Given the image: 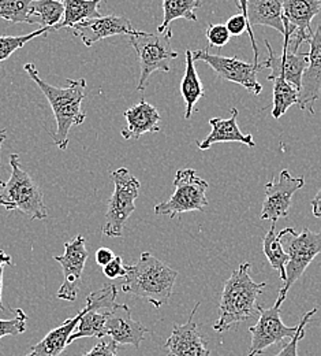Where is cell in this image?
<instances>
[{
	"label": "cell",
	"mask_w": 321,
	"mask_h": 356,
	"mask_svg": "<svg viewBox=\"0 0 321 356\" xmlns=\"http://www.w3.org/2000/svg\"><path fill=\"white\" fill-rule=\"evenodd\" d=\"M24 67L32 81L36 83V86L42 89L53 111L56 120V132L52 134L53 144L59 149H66L69 145L70 129L73 127L83 125L87 118V114L81 108V104L87 95V80L67 79V87L56 88L49 86L39 76L35 63L29 62Z\"/></svg>",
	"instance_id": "6da1fadb"
},
{
	"label": "cell",
	"mask_w": 321,
	"mask_h": 356,
	"mask_svg": "<svg viewBox=\"0 0 321 356\" xmlns=\"http://www.w3.org/2000/svg\"><path fill=\"white\" fill-rule=\"evenodd\" d=\"M250 264L245 262L232 271L225 284L219 305V318L214 330L225 333L234 325L248 321L259 312L257 299L267 286L266 282H256L249 274Z\"/></svg>",
	"instance_id": "7a4b0ae2"
},
{
	"label": "cell",
	"mask_w": 321,
	"mask_h": 356,
	"mask_svg": "<svg viewBox=\"0 0 321 356\" xmlns=\"http://www.w3.org/2000/svg\"><path fill=\"white\" fill-rule=\"evenodd\" d=\"M126 268L128 273L122 284V292L144 299L156 309L168 303L178 277L177 270L150 252H142L137 264Z\"/></svg>",
	"instance_id": "3957f363"
},
{
	"label": "cell",
	"mask_w": 321,
	"mask_h": 356,
	"mask_svg": "<svg viewBox=\"0 0 321 356\" xmlns=\"http://www.w3.org/2000/svg\"><path fill=\"white\" fill-rule=\"evenodd\" d=\"M11 175L8 181L0 179V206L7 211L19 210L22 214L33 220L44 221L48 210L44 203V193L21 166L19 155H10Z\"/></svg>",
	"instance_id": "277c9868"
},
{
	"label": "cell",
	"mask_w": 321,
	"mask_h": 356,
	"mask_svg": "<svg viewBox=\"0 0 321 356\" xmlns=\"http://www.w3.org/2000/svg\"><path fill=\"white\" fill-rule=\"evenodd\" d=\"M281 245L288 255V264L286 266V281L279 291L275 306L281 307L290 288L302 277L305 270L313 262L321 252V232L316 233L309 229H304L297 233L293 227H286L279 232Z\"/></svg>",
	"instance_id": "5b68a950"
},
{
	"label": "cell",
	"mask_w": 321,
	"mask_h": 356,
	"mask_svg": "<svg viewBox=\"0 0 321 356\" xmlns=\"http://www.w3.org/2000/svg\"><path fill=\"white\" fill-rule=\"evenodd\" d=\"M171 29L163 33H146L137 31L129 38L130 44L137 52L139 63L137 90L139 92L145 90L149 77L155 72L168 73L171 70V60L178 58V52L171 45Z\"/></svg>",
	"instance_id": "8992f818"
},
{
	"label": "cell",
	"mask_w": 321,
	"mask_h": 356,
	"mask_svg": "<svg viewBox=\"0 0 321 356\" xmlns=\"http://www.w3.org/2000/svg\"><path fill=\"white\" fill-rule=\"evenodd\" d=\"M111 178L115 189L108 200L103 234L110 237H121L128 220L136 211V200L139 195L141 184L125 168L114 170L111 173Z\"/></svg>",
	"instance_id": "52a82bcc"
},
{
	"label": "cell",
	"mask_w": 321,
	"mask_h": 356,
	"mask_svg": "<svg viewBox=\"0 0 321 356\" xmlns=\"http://www.w3.org/2000/svg\"><path fill=\"white\" fill-rule=\"evenodd\" d=\"M208 182L198 177L196 170L180 169L174 178V193L167 202L155 206V214L175 218L184 213L204 211L208 206Z\"/></svg>",
	"instance_id": "ba28073f"
},
{
	"label": "cell",
	"mask_w": 321,
	"mask_h": 356,
	"mask_svg": "<svg viewBox=\"0 0 321 356\" xmlns=\"http://www.w3.org/2000/svg\"><path fill=\"white\" fill-rule=\"evenodd\" d=\"M193 58L194 60L205 62L209 65L219 79L238 84L253 95H260L263 90V86L257 80V74L264 69L263 63L260 62L249 63L238 58L215 55L211 54L208 48L193 51Z\"/></svg>",
	"instance_id": "9c48e42d"
},
{
	"label": "cell",
	"mask_w": 321,
	"mask_h": 356,
	"mask_svg": "<svg viewBox=\"0 0 321 356\" xmlns=\"http://www.w3.org/2000/svg\"><path fill=\"white\" fill-rule=\"evenodd\" d=\"M320 10L321 0H284L283 43H290V48L298 52L302 43L309 42L313 36L311 24Z\"/></svg>",
	"instance_id": "30bf717a"
},
{
	"label": "cell",
	"mask_w": 321,
	"mask_h": 356,
	"mask_svg": "<svg viewBox=\"0 0 321 356\" xmlns=\"http://www.w3.org/2000/svg\"><path fill=\"white\" fill-rule=\"evenodd\" d=\"M88 258L89 252L87 248V240L83 234H77L73 240L64 243V254L53 258L60 264L63 270V284L56 293L58 299L76 302Z\"/></svg>",
	"instance_id": "8fae6325"
},
{
	"label": "cell",
	"mask_w": 321,
	"mask_h": 356,
	"mask_svg": "<svg viewBox=\"0 0 321 356\" xmlns=\"http://www.w3.org/2000/svg\"><path fill=\"white\" fill-rule=\"evenodd\" d=\"M260 318L257 323L249 327L252 334V343L248 356L261 355L267 348L281 344L286 339L291 340L298 330L297 326H286L280 316V307L274 306L271 309H263L259 306Z\"/></svg>",
	"instance_id": "7c38bea8"
},
{
	"label": "cell",
	"mask_w": 321,
	"mask_h": 356,
	"mask_svg": "<svg viewBox=\"0 0 321 356\" xmlns=\"http://www.w3.org/2000/svg\"><path fill=\"white\" fill-rule=\"evenodd\" d=\"M304 185L305 177H293L288 170H281L279 178H274L266 184V197L260 218L263 221L270 220L272 222L286 218L288 216L294 193L302 189Z\"/></svg>",
	"instance_id": "4fadbf2b"
},
{
	"label": "cell",
	"mask_w": 321,
	"mask_h": 356,
	"mask_svg": "<svg viewBox=\"0 0 321 356\" xmlns=\"http://www.w3.org/2000/svg\"><path fill=\"white\" fill-rule=\"evenodd\" d=\"M268 48V59L263 63L264 69H270L271 74L267 77L268 81L275 80L276 77H283L293 87L301 89L304 73L309 65V52H294L290 45L287 48H281V54L276 55L268 40L264 42Z\"/></svg>",
	"instance_id": "5bb4252c"
},
{
	"label": "cell",
	"mask_w": 321,
	"mask_h": 356,
	"mask_svg": "<svg viewBox=\"0 0 321 356\" xmlns=\"http://www.w3.org/2000/svg\"><path fill=\"white\" fill-rule=\"evenodd\" d=\"M105 333L118 346H133L139 348V344L145 339L148 329L132 316V310L128 305H114L107 312Z\"/></svg>",
	"instance_id": "9a60e30c"
},
{
	"label": "cell",
	"mask_w": 321,
	"mask_h": 356,
	"mask_svg": "<svg viewBox=\"0 0 321 356\" xmlns=\"http://www.w3.org/2000/svg\"><path fill=\"white\" fill-rule=\"evenodd\" d=\"M73 31L87 47H92L94 43L111 36L123 35L130 38L137 32L132 22L123 15H107L88 19L74 25Z\"/></svg>",
	"instance_id": "2e32d148"
},
{
	"label": "cell",
	"mask_w": 321,
	"mask_h": 356,
	"mask_svg": "<svg viewBox=\"0 0 321 356\" xmlns=\"http://www.w3.org/2000/svg\"><path fill=\"white\" fill-rule=\"evenodd\" d=\"M200 302L190 312L189 321L184 325H175L171 336L166 341L167 356H209V348L194 322V315L200 307Z\"/></svg>",
	"instance_id": "e0dca14e"
},
{
	"label": "cell",
	"mask_w": 321,
	"mask_h": 356,
	"mask_svg": "<svg viewBox=\"0 0 321 356\" xmlns=\"http://www.w3.org/2000/svg\"><path fill=\"white\" fill-rule=\"evenodd\" d=\"M308 43L311 45L309 65L302 77L297 106L302 111L315 114V103L321 99V25Z\"/></svg>",
	"instance_id": "ac0fdd59"
},
{
	"label": "cell",
	"mask_w": 321,
	"mask_h": 356,
	"mask_svg": "<svg viewBox=\"0 0 321 356\" xmlns=\"http://www.w3.org/2000/svg\"><path fill=\"white\" fill-rule=\"evenodd\" d=\"M209 125L212 127L211 134H208L202 141H197V147L201 151L209 149L214 144L218 143H242L249 147H256V141L252 134H243L238 127V110H229V118H212L209 120Z\"/></svg>",
	"instance_id": "d6986e66"
},
{
	"label": "cell",
	"mask_w": 321,
	"mask_h": 356,
	"mask_svg": "<svg viewBox=\"0 0 321 356\" xmlns=\"http://www.w3.org/2000/svg\"><path fill=\"white\" fill-rule=\"evenodd\" d=\"M123 115L128 121V128L122 131L125 140H136L142 134L160 132L159 122L162 121V117L157 108L144 99L139 100L137 104L132 106L129 110H126Z\"/></svg>",
	"instance_id": "ffe728a7"
},
{
	"label": "cell",
	"mask_w": 321,
	"mask_h": 356,
	"mask_svg": "<svg viewBox=\"0 0 321 356\" xmlns=\"http://www.w3.org/2000/svg\"><path fill=\"white\" fill-rule=\"evenodd\" d=\"M85 310L83 309L77 315L64 321L60 326L51 330L46 337L32 347L25 356H59L69 346V339L77 329Z\"/></svg>",
	"instance_id": "44dd1931"
},
{
	"label": "cell",
	"mask_w": 321,
	"mask_h": 356,
	"mask_svg": "<svg viewBox=\"0 0 321 356\" xmlns=\"http://www.w3.org/2000/svg\"><path fill=\"white\" fill-rule=\"evenodd\" d=\"M284 0H248V21L250 28L270 26L284 36Z\"/></svg>",
	"instance_id": "7402d4cb"
},
{
	"label": "cell",
	"mask_w": 321,
	"mask_h": 356,
	"mask_svg": "<svg viewBox=\"0 0 321 356\" xmlns=\"http://www.w3.org/2000/svg\"><path fill=\"white\" fill-rule=\"evenodd\" d=\"M194 58H193V51L186 49V67H184V74L182 81H181V95L184 97V104H186V111H184V120H190L193 110L197 104V102L204 97V87L202 83L197 74L196 65H194Z\"/></svg>",
	"instance_id": "603a6c76"
},
{
	"label": "cell",
	"mask_w": 321,
	"mask_h": 356,
	"mask_svg": "<svg viewBox=\"0 0 321 356\" xmlns=\"http://www.w3.org/2000/svg\"><path fill=\"white\" fill-rule=\"evenodd\" d=\"M64 4V15L59 25L53 28V31L73 28L74 25L98 18L100 15V4L104 0H62Z\"/></svg>",
	"instance_id": "cb8c5ba5"
},
{
	"label": "cell",
	"mask_w": 321,
	"mask_h": 356,
	"mask_svg": "<svg viewBox=\"0 0 321 356\" xmlns=\"http://www.w3.org/2000/svg\"><path fill=\"white\" fill-rule=\"evenodd\" d=\"M64 15V4L62 0H35L31 7V24L53 31Z\"/></svg>",
	"instance_id": "d4e9b609"
},
{
	"label": "cell",
	"mask_w": 321,
	"mask_h": 356,
	"mask_svg": "<svg viewBox=\"0 0 321 356\" xmlns=\"http://www.w3.org/2000/svg\"><path fill=\"white\" fill-rule=\"evenodd\" d=\"M84 315L77 326V330L70 336L69 346L74 343L78 339L84 337H96L103 339L107 336L105 333V321H107V312H101V310H94L91 305H85Z\"/></svg>",
	"instance_id": "484cf974"
},
{
	"label": "cell",
	"mask_w": 321,
	"mask_h": 356,
	"mask_svg": "<svg viewBox=\"0 0 321 356\" xmlns=\"http://www.w3.org/2000/svg\"><path fill=\"white\" fill-rule=\"evenodd\" d=\"M201 0H163V22L159 25L157 32L163 33L170 29V24L175 19L184 18L187 21H197L196 10L201 7Z\"/></svg>",
	"instance_id": "4316f807"
},
{
	"label": "cell",
	"mask_w": 321,
	"mask_h": 356,
	"mask_svg": "<svg viewBox=\"0 0 321 356\" xmlns=\"http://www.w3.org/2000/svg\"><path fill=\"white\" fill-rule=\"evenodd\" d=\"M275 227L276 222H272L270 232L264 236L263 251H264V255L268 259L270 265L280 274V280L284 282L286 277H287L286 266L288 264V255L281 245L280 236H279V233H276Z\"/></svg>",
	"instance_id": "83f0119b"
},
{
	"label": "cell",
	"mask_w": 321,
	"mask_h": 356,
	"mask_svg": "<svg viewBox=\"0 0 321 356\" xmlns=\"http://www.w3.org/2000/svg\"><path fill=\"white\" fill-rule=\"evenodd\" d=\"M274 81V90H272V117L279 120L284 113L294 104L298 103L300 90L287 83L283 77H276Z\"/></svg>",
	"instance_id": "f1b7e54d"
},
{
	"label": "cell",
	"mask_w": 321,
	"mask_h": 356,
	"mask_svg": "<svg viewBox=\"0 0 321 356\" xmlns=\"http://www.w3.org/2000/svg\"><path fill=\"white\" fill-rule=\"evenodd\" d=\"M35 0H0V19L11 24H31V7Z\"/></svg>",
	"instance_id": "f546056e"
},
{
	"label": "cell",
	"mask_w": 321,
	"mask_h": 356,
	"mask_svg": "<svg viewBox=\"0 0 321 356\" xmlns=\"http://www.w3.org/2000/svg\"><path fill=\"white\" fill-rule=\"evenodd\" d=\"M51 29L40 28L36 32L24 35V36H0V63L8 59L15 51L21 49L26 43H29L33 39H37L40 36H48V32Z\"/></svg>",
	"instance_id": "4dcf8cb0"
},
{
	"label": "cell",
	"mask_w": 321,
	"mask_h": 356,
	"mask_svg": "<svg viewBox=\"0 0 321 356\" xmlns=\"http://www.w3.org/2000/svg\"><path fill=\"white\" fill-rule=\"evenodd\" d=\"M28 315L21 309H17L15 318L0 319V339L6 336H18L26 332Z\"/></svg>",
	"instance_id": "1f68e13d"
},
{
	"label": "cell",
	"mask_w": 321,
	"mask_h": 356,
	"mask_svg": "<svg viewBox=\"0 0 321 356\" xmlns=\"http://www.w3.org/2000/svg\"><path fill=\"white\" fill-rule=\"evenodd\" d=\"M316 312H318V309H313V310L306 312V314L302 316L301 322L298 323V330H297V333L294 334V337L281 348V351L276 356H298V346H300V341L305 337V327H306V325L309 323L311 318H312Z\"/></svg>",
	"instance_id": "d6a6232c"
},
{
	"label": "cell",
	"mask_w": 321,
	"mask_h": 356,
	"mask_svg": "<svg viewBox=\"0 0 321 356\" xmlns=\"http://www.w3.org/2000/svg\"><path fill=\"white\" fill-rule=\"evenodd\" d=\"M207 40L211 47L222 48L227 44L231 39L229 29L223 24H209L205 32Z\"/></svg>",
	"instance_id": "836d02e7"
},
{
	"label": "cell",
	"mask_w": 321,
	"mask_h": 356,
	"mask_svg": "<svg viewBox=\"0 0 321 356\" xmlns=\"http://www.w3.org/2000/svg\"><path fill=\"white\" fill-rule=\"evenodd\" d=\"M118 344L115 341H105L98 340L97 344L92 348L91 353L83 356H118Z\"/></svg>",
	"instance_id": "e575fe53"
},
{
	"label": "cell",
	"mask_w": 321,
	"mask_h": 356,
	"mask_svg": "<svg viewBox=\"0 0 321 356\" xmlns=\"http://www.w3.org/2000/svg\"><path fill=\"white\" fill-rule=\"evenodd\" d=\"M103 273L107 278L116 280V278H121V277L125 278V275L128 273V268H126V265L123 264L121 257H115V259L112 262H110L107 266L103 267Z\"/></svg>",
	"instance_id": "d590c367"
},
{
	"label": "cell",
	"mask_w": 321,
	"mask_h": 356,
	"mask_svg": "<svg viewBox=\"0 0 321 356\" xmlns=\"http://www.w3.org/2000/svg\"><path fill=\"white\" fill-rule=\"evenodd\" d=\"M115 257H116V255L114 254L112 250L105 248V247L98 248V250L96 251V264H97L98 266H107L110 262H112V261L115 259Z\"/></svg>",
	"instance_id": "8d00e7d4"
},
{
	"label": "cell",
	"mask_w": 321,
	"mask_h": 356,
	"mask_svg": "<svg viewBox=\"0 0 321 356\" xmlns=\"http://www.w3.org/2000/svg\"><path fill=\"white\" fill-rule=\"evenodd\" d=\"M312 211H313L315 217L321 218V189L316 193V196L312 200Z\"/></svg>",
	"instance_id": "74e56055"
},
{
	"label": "cell",
	"mask_w": 321,
	"mask_h": 356,
	"mask_svg": "<svg viewBox=\"0 0 321 356\" xmlns=\"http://www.w3.org/2000/svg\"><path fill=\"white\" fill-rule=\"evenodd\" d=\"M12 261H11V257H8L4 251L0 250V268L6 266V265H11Z\"/></svg>",
	"instance_id": "f35d334b"
},
{
	"label": "cell",
	"mask_w": 321,
	"mask_h": 356,
	"mask_svg": "<svg viewBox=\"0 0 321 356\" xmlns=\"http://www.w3.org/2000/svg\"><path fill=\"white\" fill-rule=\"evenodd\" d=\"M238 8L241 14L248 17V0H238Z\"/></svg>",
	"instance_id": "ab89813d"
},
{
	"label": "cell",
	"mask_w": 321,
	"mask_h": 356,
	"mask_svg": "<svg viewBox=\"0 0 321 356\" xmlns=\"http://www.w3.org/2000/svg\"><path fill=\"white\" fill-rule=\"evenodd\" d=\"M3 273H4V267L0 268V310L1 312H7V309L3 306V300H1V289H3Z\"/></svg>",
	"instance_id": "60d3db41"
},
{
	"label": "cell",
	"mask_w": 321,
	"mask_h": 356,
	"mask_svg": "<svg viewBox=\"0 0 321 356\" xmlns=\"http://www.w3.org/2000/svg\"><path fill=\"white\" fill-rule=\"evenodd\" d=\"M6 137H7V132L4 131V129H0V143L3 144V141L6 140Z\"/></svg>",
	"instance_id": "b9f144b4"
},
{
	"label": "cell",
	"mask_w": 321,
	"mask_h": 356,
	"mask_svg": "<svg viewBox=\"0 0 321 356\" xmlns=\"http://www.w3.org/2000/svg\"><path fill=\"white\" fill-rule=\"evenodd\" d=\"M0 169H1V161H0Z\"/></svg>",
	"instance_id": "7bdbcfd3"
},
{
	"label": "cell",
	"mask_w": 321,
	"mask_h": 356,
	"mask_svg": "<svg viewBox=\"0 0 321 356\" xmlns=\"http://www.w3.org/2000/svg\"><path fill=\"white\" fill-rule=\"evenodd\" d=\"M0 149H1V143H0Z\"/></svg>",
	"instance_id": "ee69618b"
}]
</instances>
